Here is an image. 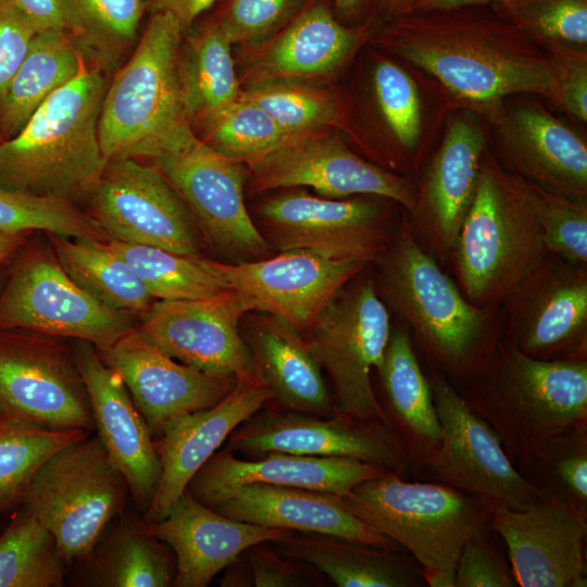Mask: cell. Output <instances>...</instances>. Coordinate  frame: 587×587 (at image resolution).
I'll use <instances>...</instances> for the list:
<instances>
[{
    "mask_svg": "<svg viewBox=\"0 0 587 587\" xmlns=\"http://www.w3.org/2000/svg\"><path fill=\"white\" fill-rule=\"evenodd\" d=\"M2 141V136H1V133H0V142Z\"/></svg>",
    "mask_w": 587,
    "mask_h": 587,
    "instance_id": "cell-61",
    "label": "cell"
},
{
    "mask_svg": "<svg viewBox=\"0 0 587 587\" xmlns=\"http://www.w3.org/2000/svg\"><path fill=\"white\" fill-rule=\"evenodd\" d=\"M268 239L279 251L301 249L323 257L374 263L395 232L376 200L330 199L303 190L277 195L259 208Z\"/></svg>",
    "mask_w": 587,
    "mask_h": 587,
    "instance_id": "cell-16",
    "label": "cell"
},
{
    "mask_svg": "<svg viewBox=\"0 0 587 587\" xmlns=\"http://www.w3.org/2000/svg\"><path fill=\"white\" fill-rule=\"evenodd\" d=\"M530 186L548 252L570 263L586 266L587 200L572 199L534 184Z\"/></svg>",
    "mask_w": 587,
    "mask_h": 587,
    "instance_id": "cell-47",
    "label": "cell"
},
{
    "mask_svg": "<svg viewBox=\"0 0 587 587\" xmlns=\"http://www.w3.org/2000/svg\"><path fill=\"white\" fill-rule=\"evenodd\" d=\"M463 386L521 473L547 441L587 424V360H539L501 336Z\"/></svg>",
    "mask_w": 587,
    "mask_h": 587,
    "instance_id": "cell-3",
    "label": "cell"
},
{
    "mask_svg": "<svg viewBox=\"0 0 587 587\" xmlns=\"http://www.w3.org/2000/svg\"><path fill=\"white\" fill-rule=\"evenodd\" d=\"M75 27L72 39L83 57L110 68L136 37L146 0H67Z\"/></svg>",
    "mask_w": 587,
    "mask_h": 587,
    "instance_id": "cell-41",
    "label": "cell"
},
{
    "mask_svg": "<svg viewBox=\"0 0 587 587\" xmlns=\"http://www.w3.org/2000/svg\"><path fill=\"white\" fill-rule=\"evenodd\" d=\"M66 275L104 305L145 313L153 299L132 267L109 246L92 238L51 237Z\"/></svg>",
    "mask_w": 587,
    "mask_h": 587,
    "instance_id": "cell-36",
    "label": "cell"
},
{
    "mask_svg": "<svg viewBox=\"0 0 587 587\" xmlns=\"http://www.w3.org/2000/svg\"><path fill=\"white\" fill-rule=\"evenodd\" d=\"M109 246L132 267L152 298L202 299L229 289L199 255L108 239Z\"/></svg>",
    "mask_w": 587,
    "mask_h": 587,
    "instance_id": "cell-39",
    "label": "cell"
},
{
    "mask_svg": "<svg viewBox=\"0 0 587 587\" xmlns=\"http://www.w3.org/2000/svg\"><path fill=\"white\" fill-rule=\"evenodd\" d=\"M384 469L345 458L268 452L253 460L233 451L215 452L190 479L187 490L214 507L237 488L262 483L326 491L345 497L358 484L377 477Z\"/></svg>",
    "mask_w": 587,
    "mask_h": 587,
    "instance_id": "cell-28",
    "label": "cell"
},
{
    "mask_svg": "<svg viewBox=\"0 0 587 587\" xmlns=\"http://www.w3.org/2000/svg\"><path fill=\"white\" fill-rule=\"evenodd\" d=\"M184 34L172 14H151L130 59L108 85L98 121L107 162L152 159L192 127L184 110L178 75Z\"/></svg>",
    "mask_w": 587,
    "mask_h": 587,
    "instance_id": "cell-6",
    "label": "cell"
},
{
    "mask_svg": "<svg viewBox=\"0 0 587 587\" xmlns=\"http://www.w3.org/2000/svg\"><path fill=\"white\" fill-rule=\"evenodd\" d=\"M46 230L67 238L104 239L93 218L72 201L0 188V232Z\"/></svg>",
    "mask_w": 587,
    "mask_h": 587,
    "instance_id": "cell-44",
    "label": "cell"
},
{
    "mask_svg": "<svg viewBox=\"0 0 587 587\" xmlns=\"http://www.w3.org/2000/svg\"><path fill=\"white\" fill-rule=\"evenodd\" d=\"M260 379L289 411L329 416L336 413L322 367L307 340L284 319H259L245 339Z\"/></svg>",
    "mask_w": 587,
    "mask_h": 587,
    "instance_id": "cell-30",
    "label": "cell"
},
{
    "mask_svg": "<svg viewBox=\"0 0 587 587\" xmlns=\"http://www.w3.org/2000/svg\"><path fill=\"white\" fill-rule=\"evenodd\" d=\"M488 525L464 544L455 565V587H515L511 566L489 536Z\"/></svg>",
    "mask_w": 587,
    "mask_h": 587,
    "instance_id": "cell-50",
    "label": "cell"
},
{
    "mask_svg": "<svg viewBox=\"0 0 587 587\" xmlns=\"http://www.w3.org/2000/svg\"><path fill=\"white\" fill-rule=\"evenodd\" d=\"M228 450L259 457L268 452L345 458L401 475L412 457L395 428L341 413L329 416L295 411L254 413L228 437Z\"/></svg>",
    "mask_w": 587,
    "mask_h": 587,
    "instance_id": "cell-14",
    "label": "cell"
},
{
    "mask_svg": "<svg viewBox=\"0 0 587 587\" xmlns=\"http://www.w3.org/2000/svg\"><path fill=\"white\" fill-rule=\"evenodd\" d=\"M374 263L387 308L447 379L466 384L502 336L500 309L471 303L420 243L407 216Z\"/></svg>",
    "mask_w": 587,
    "mask_h": 587,
    "instance_id": "cell-2",
    "label": "cell"
},
{
    "mask_svg": "<svg viewBox=\"0 0 587 587\" xmlns=\"http://www.w3.org/2000/svg\"><path fill=\"white\" fill-rule=\"evenodd\" d=\"M212 509L265 527L328 535L394 552L400 548L359 519L344 497L332 492L252 483L237 488Z\"/></svg>",
    "mask_w": 587,
    "mask_h": 587,
    "instance_id": "cell-29",
    "label": "cell"
},
{
    "mask_svg": "<svg viewBox=\"0 0 587 587\" xmlns=\"http://www.w3.org/2000/svg\"><path fill=\"white\" fill-rule=\"evenodd\" d=\"M382 42L467 103L492 104L515 93L555 103L549 54L519 26L465 8L404 13Z\"/></svg>",
    "mask_w": 587,
    "mask_h": 587,
    "instance_id": "cell-1",
    "label": "cell"
},
{
    "mask_svg": "<svg viewBox=\"0 0 587 587\" xmlns=\"http://www.w3.org/2000/svg\"><path fill=\"white\" fill-rule=\"evenodd\" d=\"M24 241V233L0 232V262L14 252Z\"/></svg>",
    "mask_w": 587,
    "mask_h": 587,
    "instance_id": "cell-57",
    "label": "cell"
},
{
    "mask_svg": "<svg viewBox=\"0 0 587 587\" xmlns=\"http://www.w3.org/2000/svg\"><path fill=\"white\" fill-rule=\"evenodd\" d=\"M85 384L97 435L122 473L138 511L145 513L155 492L161 467L154 438L123 379L88 341L73 350Z\"/></svg>",
    "mask_w": 587,
    "mask_h": 587,
    "instance_id": "cell-23",
    "label": "cell"
},
{
    "mask_svg": "<svg viewBox=\"0 0 587 587\" xmlns=\"http://www.w3.org/2000/svg\"><path fill=\"white\" fill-rule=\"evenodd\" d=\"M36 34L7 0H0V109Z\"/></svg>",
    "mask_w": 587,
    "mask_h": 587,
    "instance_id": "cell-52",
    "label": "cell"
},
{
    "mask_svg": "<svg viewBox=\"0 0 587 587\" xmlns=\"http://www.w3.org/2000/svg\"><path fill=\"white\" fill-rule=\"evenodd\" d=\"M422 574L429 587H455V571L440 570Z\"/></svg>",
    "mask_w": 587,
    "mask_h": 587,
    "instance_id": "cell-58",
    "label": "cell"
},
{
    "mask_svg": "<svg viewBox=\"0 0 587 587\" xmlns=\"http://www.w3.org/2000/svg\"><path fill=\"white\" fill-rule=\"evenodd\" d=\"M90 192L91 217L108 239L199 255L195 218L154 166L111 160Z\"/></svg>",
    "mask_w": 587,
    "mask_h": 587,
    "instance_id": "cell-15",
    "label": "cell"
},
{
    "mask_svg": "<svg viewBox=\"0 0 587 587\" xmlns=\"http://www.w3.org/2000/svg\"><path fill=\"white\" fill-rule=\"evenodd\" d=\"M88 433L80 428L49 427L0 415V511L21 503L43 463Z\"/></svg>",
    "mask_w": 587,
    "mask_h": 587,
    "instance_id": "cell-38",
    "label": "cell"
},
{
    "mask_svg": "<svg viewBox=\"0 0 587 587\" xmlns=\"http://www.w3.org/2000/svg\"><path fill=\"white\" fill-rule=\"evenodd\" d=\"M513 12L521 29L548 46L586 47L587 0H516Z\"/></svg>",
    "mask_w": 587,
    "mask_h": 587,
    "instance_id": "cell-48",
    "label": "cell"
},
{
    "mask_svg": "<svg viewBox=\"0 0 587 587\" xmlns=\"http://www.w3.org/2000/svg\"><path fill=\"white\" fill-rule=\"evenodd\" d=\"M489 2H499L513 11L516 0H412L401 13L454 10Z\"/></svg>",
    "mask_w": 587,
    "mask_h": 587,
    "instance_id": "cell-56",
    "label": "cell"
},
{
    "mask_svg": "<svg viewBox=\"0 0 587 587\" xmlns=\"http://www.w3.org/2000/svg\"><path fill=\"white\" fill-rule=\"evenodd\" d=\"M232 289L202 299L160 300L137 330L174 360L218 376L260 379L239 320L247 313Z\"/></svg>",
    "mask_w": 587,
    "mask_h": 587,
    "instance_id": "cell-21",
    "label": "cell"
},
{
    "mask_svg": "<svg viewBox=\"0 0 587 587\" xmlns=\"http://www.w3.org/2000/svg\"><path fill=\"white\" fill-rule=\"evenodd\" d=\"M85 67V58L68 33H37L0 109L2 140L15 136L48 97Z\"/></svg>",
    "mask_w": 587,
    "mask_h": 587,
    "instance_id": "cell-34",
    "label": "cell"
},
{
    "mask_svg": "<svg viewBox=\"0 0 587 587\" xmlns=\"http://www.w3.org/2000/svg\"><path fill=\"white\" fill-rule=\"evenodd\" d=\"M502 336L539 360H587V268L549 253L499 305Z\"/></svg>",
    "mask_w": 587,
    "mask_h": 587,
    "instance_id": "cell-13",
    "label": "cell"
},
{
    "mask_svg": "<svg viewBox=\"0 0 587 587\" xmlns=\"http://www.w3.org/2000/svg\"><path fill=\"white\" fill-rule=\"evenodd\" d=\"M99 354L123 379L154 440L178 419L216 404L236 384L235 377L208 374L174 360L137 328Z\"/></svg>",
    "mask_w": 587,
    "mask_h": 587,
    "instance_id": "cell-22",
    "label": "cell"
},
{
    "mask_svg": "<svg viewBox=\"0 0 587 587\" xmlns=\"http://www.w3.org/2000/svg\"><path fill=\"white\" fill-rule=\"evenodd\" d=\"M310 0H226L214 17L232 43H255L282 29Z\"/></svg>",
    "mask_w": 587,
    "mask_h": 587,
    "instance_id": "cell-49",
    "label": "cell"
},
{
    "mask_svg": "<svg viewBox=\"0 0 587 587\" xmlns=\"http://www.w3.org/2000/svg\"><path fill=\"white\" fill-rule=\"evenodd\" d=\"M0 415L49 427L95 429L74 352L51 339L0 335Z\"/></svg>",
    "mask_w": 587,
    "mask_h": 587,
    "instance_id": "cell-20",
    "label": "cell"
},
{
    "mask_svg": "<svg viewBox=\"0 0 587 587\" xmlns=\"http://www.w3.org/2000/svg\"><path fill=\"white\" fill-rule=\"evenodd\" d=\"M37 33L57 29L73 33L75 23L67 0H7Z\"/></svg>",
    "mask_w": 587,
    "mask_h": 587,
    "instance_id": "cell-54",
    "label": "cell"
},
{
    "mask_svg": "<svg viewBox=\"0 0 587 587\" xmlns=\"http://www.w3.org/2000/svg\"><path fill=\"white\" fill-rule=\"evenodd\" d=\"M143 526L175 553L172 586L176 587H205L248 548L276 542L295 533L225 516L198 501L187 489L163 519Z\"/></svg>",
    "mask_w": 587,
    "mask_h": 587,
    "instance_id": "cell-27",
    "label": "cell"
},
{
    "mask_svg": "<svg viewBox=\"0 0 587 587\" xmlns=\"http://www.w3.org/2000/svg\"><path fill=\"white\" fill-rule=\"evenodd\" d=\"M257 544L247 549L252 583L257 587H292L307 585V576L301 566L291 559L278 554Z\"/></svg>",
    "mask_w": 587,
    "mask_h": 587,
    "instance_id": "cell-53",
    "label": "cell"
},
{
    "mask_svg": "<svg viewBox=\"0 0 587 587\" xmlns=\"http://www.w3.org/2000/svg\"><path fill=\"white\" fill-rule=\"evenodd\" d=\"M384 4L391 9H399L401 12L412 2V0H382Z\"/></svg>",
    "mask_w": 587,
    "mask_h": 587,
    "instance_id": "cell-60",
    "label": "cell"
},
{
    "mask_svg": "<svg viewBox=\"0 0 587 587\" xmlns=\"http://www.w3.org/2000/svg\"><path fill=\"white\" fill-rule=\"evenodd\" d=\"M151 160L216 247L240 255L268 252L267 239L246 209L242 162L216 152L192 127Z\"/></svg>",
    "mask_w": 587,
    "mask_h": 587,
    "instance_id": "cell-11",
    "label": "cell"
},
{
    "mask_svg": "<svg viewBox=\"0 0 587 587\" xmlns=\"http://www.w3.org/2000/svg\"><path fill=\"white\" fill-rule=\"evenodd\" d=\"M360 36L341 25L321 1H309L261 49L253 67L266 79L326 75L339 67Z\"/></svg>",
    "mask_w": 587,
    "mask_h": 587,
    "instance_id": "cell-31",
    "label": "cell"
},
{
    "mask_svg": "<svg viewBox=\"0 0 587 587\" xmlns=\"http://www.w3.org/2000/svg\"><path fill=\"white\" fill-rule=\"evenodd\" d=\"M337 8L345 13L355 12L362 4V0H333Z\"/></svg>",
    "mask_w": 587,
    "mask_h": 587,
    "instance_id": "cell-59",
    "label": "cell"
},
{
    "mask_svg": "<svg viewBox=\"0 0 587 587\" xmlns=\"http://www.w3.org/2000/svg\"><path fill=\"white\" fill-rule=\"evenodd\" d=\"M376 372L389 403V422L405 444L412 462L419 464L438 446L440 425L429 380L404 326L391 329Z\"/></svg>",
    "mask_w": 587,
    "mask_h": 587,
    "instance_id": "cell-33",
    "label": "cell"
},
{
    "mask_svg": "<svg viewBox=\"0 0 587 587\" xmlns=\"http://www.w3.org/2000/svg\"><path fill=\"white\" fill-rule=\"evenodd\" d=\"M500 163L542 189L587 200V146L538 104L507 109L496 121Z\"/></svg>",
    "mask_w": 587,
    "mask_h": 587,
    "instance_id": "cell-26",
    "label": "cell"
},
{
    "mask_svg": "<svg viewBox=\"0 0 587 587\" xmlns=\"http://www.w3.org/2000/svg\"><path fill=\"white\" fill-rule=\"evenodd\" d=\"M217 0H146L151 14L165 12L172 14L186 33L195 21Z\"/></svg>",
    "mask_w": 587,
    "mask_h": 587,
    "instance_id": "cell-55",
    "label": "cell"
},
{
    "mask_svg": "<svg viewBox=\"0 0 587 587\" xmlns=\"http://www.w3.org/2000/svg\"><path fill=\"white\" fill-rule=\"evenodd\" d=\"M204 262L240 297L248 312L279 316L300 333L307 332L330 299L369 265L301 249L258 261Z\"/></svg>",
    "mask_w": 587,
    "mask_h": 587,
    "instance_id": "cell-18",
    "label": "cell"
},
{
    "mask_svg": "<svg viewBox=\"0 0 587 587\" xmlns=\"http://www.w3.org/2000/svg\"><path fill=\"white\" fill-rule=\"evenodd\" d=\"M227 36L215 18L184 38L178 75L183 105L189 123L199 125L240 96Z\"/></svg>",
    "mask_w": 587,
    "mask_h": 587,
    "instance_id": "cell-35",
    "label": "cell"
},
{
    "mask_svg": "<svg viewBox=\"0 0 587 587\" xmlns=\"http://www.w3.org/2000/svg\"><path fill=\"white\" fill-rule=\"evenodd\" d=\"M391 329L389 310L375 282L362 272L330 299L307 330L308 347L329 376L337 413L390 424L371 373L383 361Z\"/></svg>",
    "mask_w": 587,
    "mask_h": 587,
    "instance_id": "cell-9",
    "label": "cell"
},
{
    "mask_svg": "<svg viewBox=\"0 0 587 587\" xmlns=\"http://www.w3.org/2000/svg\"><path fill=\"white\" fill-rule=\"evenodd\" d=\"M373 86L379 112L395 141L413 152L422 135V108L412 77L390 60H380L373 71Z\"/></svg>",
    "mask_w": 587,
    "mask_h": 587,
    "instance_id": "cell-46",
    "label": "cell"
},
{
    "mask_svg": "<svg viewBox=\"0 0 587 587\" xmlns=\"http://www.w3.org/2000/svg\"><path fill=\"white\" fill-rule=\"evenodd\" d=\"M362 521L407 549L422 573L455 571L469 538L488 525L494 507L441 483H410L386 471L344 497Z\"/></svg>",
    "mask_w": 587,
    "mask_h": 587,
    "instance_id": "cell-7",
    "label": "cell"
},
{
    "mask_svg": "<svg viewBox=\"0 0 587 587\" xmlns=\"http://www.w3.org/2000/svg\"><path fill=\"white\" fill-rule=\"evenodd\" d=\"M239 97L260 107L291 137L319 132L340 116L329 93L290 79L260 82Z\"/></svg>",
    "mask_w": 587,
    "mask_h": 587,
    "instance_id": "cell-43",
    "label": "cell"
},
{
    "mask_svg": "<svg viewBox=\"0 0 587 587\" xmlns=\"http://www.w3.org/2000/svg\"><path fill=\"white\" fill-rule=\"evenodd\" d=\"M587 509L545 492L522 510L495 507L488 526L521 587H586Z\"/></svg>",
    "mask_w": 587,
    "mask_h": 587,
    "instance_id": "cell-19",
    "label": "cell"
},
{
    "mask_svg": "<svg viewBox=\"0 0 587 587\" xmlns=\"http://www.w3.org/2000/svg\"><path fill=\"white\" fill-rule=\"evenodd\" d=\"M548 254L530 184L484 152L451 257L462 294L479 308H499Z\"/></svg>",
    "mask_w": 587,
    "mask_h": 587,
    "instance_id": "cell-5",
    "label": "cell"
},
{
    "mask_svg": "<svg viewBox=\"0 0 587 587\" xmlns=\"http://www.w3.org/2000/svg\"><path fill=\"white\" fill-rule=\"evenodd\" d=\"M272 399L261 379H236L234 388L216 404L168 425L154 440L161 473L142 522L163 519L232 432Z\"/></svg>",
    "mask_w": 587,
    "mask_h": 587,
    "instance_id": "cell-24",
    "label": "cell"
},
{
    "mask_svg": "<svg viewBox=\"0 0 587 587\" xmlns=\"http://www.w3.org/2000/svg\"><path fill=\"white\" fill-rule=\"evenodd\" d=\"M528 474L547 492L587 509V424L547 441Z\"/></svg>",
    "mask_w": 587,
    "mask_h": 587,
    "instance_id": "cell-45",
    "label": "cell"
},
{
    "mask_svg": "<svg viewBox=\"0 0 587 587\" xmlns=\"http://www.w3.org/2000/svg\"><path fill=\"white\" fill-rule=\"evenodd\" d=\"M65 563L52 534L26 511L0 535V587H61Z\"/></svg>",
    "mask_w": 587,
    "mask_h": 587,
    "instance_id": "cell-40",
    "label": "cell"
},
{
    "mask_svg": "<svg viewBox=\"0 0 587 587\" xmlns=\"http://www.w3.org/2000/svg\"><path fill=\"white\" fill-rule=\"evenodd\" d=\"M485 134L473 120L454 116L428 167L414 211L413 232L436 260L451 259L472 203L485 152Z\"/></svg>",
    "mask_w": 587,
    "mask_h": 587,
    "instance_id": "cell-25",
    "label": "cell"
},
{
    "mask_svg": "<svg viewBox=\"0 0 587 587\" xmlns=\"http://www.w3.org/2000/svg\"><path fill=\"white\" fill-rule=\"evenodd\" d=\"M107 88L101 68L86 66L48 97L0 142V188L70 201L90 192L108 163L98 136Z\"/></svg>",
    "mask_w": 587,
    "mask_h": 587,
    "instance_id": "cell-4",
    "label": "cell"
},
{
    "mask_svg": "<svg viewBox=\"0 0 587 587\" xmlns=\"http://www.w3.org/2000/svg\"><path fill=\"white\" fill-rule=\"evenodd\" d=\"M176 566L160 540L142 524L121 523L96 557L89 585L100 587L171 586Z\"/></svg>",
    "mask_w": 587,
    "mask_h": 587,
    "instance_id": "cell-37",
    "label": "cell"
},
{
    "mask_svg": "<svg viewBox=\"0 0 587 587\" xmlns=\"http://www.w3.org/2000/svg\"><path fill=\"white\" fill-rule=\"evenodd\" d=\"M278 552L308 563L339 587H422L414 558L334 536L296 532L276 541Z\"/></svg>",
    "mask_w": 587,
    "mask_h": 587,
    "instance_id": "cell-32",
    "label": "cell"
},
{
    "mask_svg": "<svg viewBox=\"0 0 587 587\" xmlns=\"http://www.w3.org/2000/svg\"><path fill=\"white\" fill-rule=\"evenodd\" d=\"M198 126L202 141L242 163L294 138L260 107L240 97Z\"/></svg>",
    "mask_w": 587,
    "mask_h": 587,
    "instance_id": "cell-42",
    "label": "cell"
},
{
    "mask_svg": "<svg viewBox=\"0 0 587 587\" xmlns=\"http://www.w3.org/2000/svg\"><path fill=\"white\" fill-rule=\"evenodd\" d=\"M253 193L276 188L311 187L325 198L370 195L414 211L417 192L408 179L357 155L338 138L317 132L296 136L243 162Z\"/></svg>",
    "mask_w": 587,
    "mask_h": 587,
    "instance_id": "cell-17",
    "label": "cell"
},
{
    "mask_svg": "<svg viewBox=\"0 0 587 587\" xmlns=\"http://www.w3.org/2000/svg\"><path fill=\"white\" fill-rule=\"evenodd\" d=\"M552 63L555 103L572 116L587 121V53L586 48L548 46Z\"/></svg>",
    "mask_w": 587,
    "mask_h": 587,
    "instance_id": "cell-51",
    "label": "cell"
},
{
    "mask_svg": "<svg viewBox=\"0 0 587 587\" xmlns=\"http://www.w3.org/2000/svg\"><path fill=\"white\" fill-rule=\"evenodd\" d=\"M127 494L126 482L98 435H87L43 463L21 503L72 563L91 557Z\"/></svg>",
    "mask_w": 587,
    "mask_h": 587,
    "instance_id": "cell-8",
    "label": "cell"
},
{
    "mask_svg": "<svg viewBox=\"0 0 587 587\" xmlns=\"http://www.w3.org/2000/svg\"><path fill=\"white\" fill-rule=\"evenodd\" d=\"M0 327L77 338L99 352L135 328L132 313L96 300L46 253L29 255L13 271L0 296Z\"/></svg>",
    "mask_w": 587,
    "mask_h": 587,
    "instance_id": "cell-12",
    "label": "cell"
},
{
    "mask_svg": "<svg viewBox=\"0 0 587 587\" xmlns=\"http://www.w3.org/2000/svg\"><path fill=\"white\" fill-rule=\"evenodd\" d=\"M428 380L440 440L419 462L420 466L436 482L480 498L494 508L522 510L546 492L514 466L498 435L449 379L433 372Z\"/></svg>",
    "mask_w": 587,
    "mask_h": 587,
    "instance_id": "cell-10",
    "label": "cell"
}]
</instances>
